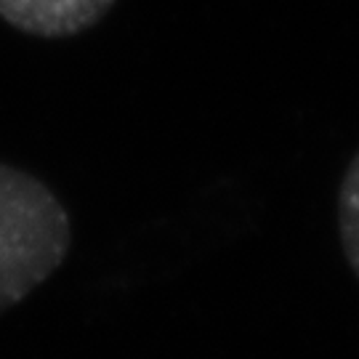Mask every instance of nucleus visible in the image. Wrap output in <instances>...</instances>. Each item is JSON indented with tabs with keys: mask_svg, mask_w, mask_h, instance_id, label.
<instances>
[{
	"mask_svg": "<svg viewBox=\"0 0 359 359\" xmlns=\"http://www.w3.org/2000/svg\"><path fill=\"white\" fill-rule=\"evenodd\" d=\"M72 221L51 187L0 163V314L22 304L67 261Z\"/></svg>",
	"mask_w": 359,
	"mask_h": 359,
	"instance_id": "1",
	"label": "nucleus"
},
{
	"mask_svg": "<svg viewBox=\"0 0 359 359\" xmlns=\"http://www.w3.org/2000/svg\"><path fill=\"white\" fill-rule=\"evenodd\" d=\"M115 0H0V19L35 38H72L99 25Z\"/></svg>",
	"mask_w": 359,
	"mask_h": 359,
	"instance_id": "2",
	"label": "nucleus"
},
{
	"mask_svg": "<svg viewBox=\"0 0 359 359\" xmlns=\"http://www.w3.org/2000/svg\"><path fill=\"white\" fill-rule=\"evenodd\" d=\"M338 231L344 256L359 280V152L351 157L338 189Z\"/></svg>",
	"mask_w": 359,
	"mask_h": 359,
	"instance_id": "3",
	"label": "nucleus"
}]
</instances>
